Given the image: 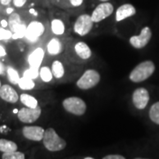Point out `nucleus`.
<instances>
[{
  "label": "nucleus",
  "instance_id": "f257e3e1",
  "mask_svg": "<svg viewBox=\"0 0 159 159\" xmlns=\"http://www.w3.org/2000/svg\"><path fill=\"white\" fill-rule=\"evenodd\" d=\"M51 68L55 81L67 82L77 77L82 69V65L71 62L64 55L53 58L51 62Z\"/></svg>",
  "mask_w": 159,
  "mask_h": 159
},
{
  "label": "nucleus",
  "instance_id": "f03ea898",
  "mask_svg": "<svg viewBox=\"0 0 159 159\" xmlns=\"http://www.w3.org/2000/svg\"><path fill=\"white\" fill-rule=\"evenodd\" d=\"M63 55L71 62L83 66L93 57V51L85 42L68 38Z\"/></svg>",
  "mask_w": 159,
  "mask_h": 159
},
{
  "label": "nucleus",
  "instance_id": "7ed1b4c3",
  "mask_svg": "<svg viewBox=\"0 0 159 159\" xmlns=\"http://www.w3.org/2000/svg\"><path fill=\"white\" fill-rule=\"evenodd\" d=\"M50 30L49 21L42 19H34L27 25L24 38L30 43H36Z\"/></svg>",
  "mask_w": 159,
  "mask_h": 159
},
{
  "label": "nucleus",
  "instance_id": "20e7f679",
  "mask_svg": "<svg viewBox=\"0 0 159 159\" xmlns=\"http://www.w3.org/2000/svg\"><path fill=\"white\" fill-rule=\"evenodd\" d=\"M43 144L46 150L50 152L62 151L66 148V141L59 136L56 130L52 127H48L45 129Z\"/></svg>",
  "mask_w": 159,
  "mask_h": 159
},
{
  "label": "nucleus",
  "instance_id": "39448f33",
  "mask_svg": "<svg viewBox=\"0 0 159 159\" xmlns=\"http://www.w3.org/2000/svg\"><path fill=\"white\" fill-rule=\"evenodd\" d=\"M156 70V66L151 60L139 63L129 74V80L134 83H140L148 79Z\"/></svg>",
  "mask_w": 159,
  "mask_h": 159
},
{
  "label": "nucleus",
  "instance_id": "423d86ee",
  "mask_svg": "<svg viewBox=\"0 0 159 159\" xmlns=\"http://www.w3.org/2000/svg\"><path fill=\"white\" fill-rule=\"evenodd\" d=\"M101 80V74L96 69H87L79 76L75 82L76 87L80 90H89L97 87Z\"/></svg>",
  "mask_w": 159,
  "mask_h": 159
},
{
  "label": "nucleus",
  "instance_id": "0eeeda50",
  "mask_svg": "<svg viewBox=\"0 0 159 159\" xmlns=\"http://www.w3.org/2000/svg\"><path fill=\"white\" fill-rule=\"evenodd\" d=\"M63 109L74 116H83L87 111V103L79 97H68L62 101Z\"/></svg>",
  "mask_w": 159,
  "mask_h": 159
},
{
  "label": "nucleus",
  "instance_id": "6e6552de",
  "mask_svg": "<svg viewBox=\"0 0 159 159\" xmlns=\"http://www.w3.org/2000/svg\"><path fill=\"white\" fill-rule=\"evenodd\" d=\"M95 23L93 21L90 14L81 13L74 20L73 25V31L80 37H84L92 31Z\"/></svg>",
  "mask_w": 159,
  "mask_h": 159
},
{
  "label": "nucleus",
  "instance_id": "1a4fd4ad",
  "mask_svg": "<svg viewBox=\"0 0 159 159\" xmlns=\"http://www.w3.org/2000/svg\"><path fill=\"white\" fill-rule=\"evenodd\" d=\"M66 37H60L52 35L47 40L45 44V52L47 56L51 57H56L61 56L65 52L66 44L67 42Z\"/></svg>",
  "mask_w": 159,
  "mask_h": 159
},
{
  "label": "nucleus",
  "instance_id": "9d476101",
  "mask_svg": "<svg viewBox=\"0 0 159 159\" xmlns=\"http://www.w3.org/2000/svg\"><path fill=\"white\" fill-rule=\"evenodd\" d=\"M114 11H115L114 5L110 1L100 2L94 8L90 15L94 23L97 24V23H100L102 20H106L110 16H111L114 13Z\"/></svg>",
  "mask_w": 159,
  "mask_h": 159
},
{
  "label": "nucleus",
  "instance_id": "9b49d317",
  "mask_svg": "<svg viewBox=\"0 0 159 159\" xmlns=\"http://www.w3.org/2000/svg\"><path fill=\"white\" fill-rule=\"evenodd\" d=\"M49 28H50V32L52 35L66 37L68 26L66 20L62 16L58 14L52 16L49 21Z\"/></svg>",
  "mask_w": 159,
  "mask_h": 159
},
{
  "label": "nucleus",
  "instance_id": "f8f14e48",
  "mask_svg": "<svg viewBox=\"0 0 159 159\" xmlns=\"http://www.w3.org/2000/svg\"><path fill=\"white\" fill-rule=\"evenodd\" d=\"M42 115V108L37 106L35 108L23 107L19 110L17 112V117L19 120L25 124H31L37 121Z\"/></svg>",
  "mask_w": 159,
  "mask_h": 159
},
{
  "label": "nucleus",
  "instance_id": "ddd939ff",
  "mask_svg": "<svg viewBox=\"0 0 159 159\" xmlns=\"http://www.w3.org/2000/svg\"><path fill=\"white\" fill-rule=\"evenodd\" d=\"M152 36L151 29L148 27H144L137 35H133L129 38V43L132 47L137 50L143 49L149 43Z\"/></svg>",
  "mask_w": 159,
  "mask_h": 159
},
{
  "label": "nucleus",
  "instance_id": "4468645a",
  "mask_svg": "<svg viewBox=\"0 0 159 159\" xmlns=\"http://www.w3.org/2000/svg\"><path fill=\"white\" fill-rule=\"evenodd\" d=\"M132 102L137 110H144L149 102V93L145 88H138L132 94Z\"/></svg>",
  "mask_w": 159,
  "mask_h": 159
},
{
  "label": "nucleus",
  "instance_id": "2eb2a0df",
  "mask_svg": "<svg viewBox=\"0 0 159 159\" xmlns=\"http://www.w3.org/2000/svg\"><path fill=\"white\" fill-rule=\"evenodd\" d=\"M45 129L40 125H25L22 128V135L32 142H43Z\"/></svg>",
  "mask_w": 159,
  "mask_h": 159
},
{
  "label": "nucleus",
  "instance_id": "dca6fc26",
  "mask_svg": "<svg viewBox=\"0 0 159 159\" xmlns=\"http://www.w3.org/2000/svg\"><path fill=\"white\" fill-rule=\"evenodd\" d=\"M136 14V9L134 6L129 3H125L119 6L115 11V21L118 23L123 21L128 18L133 17Z\"/></svg>",
  "mask_w": 159,
  "mask_h": 159
},
{
  "label": "nucleus",
  "instance_id": "f3484780",
  "mask_svg": "<svg viewBox=\"0 0 159 159\" xmlns=\"http://www.w3.org/2000/svg\"><path fill=\"white\" fill-rule=\"evenodd\" d=\"M45 49L43 47H37L34 51L29 53L28 57V62L31 68L39 70V67L42 66L43 61L45 57Z\"/></svg>",
  "mask_w": 159,
  "mask_h": 159
},
{
  "label": "nucleus",
  "instance_id": "a211bd4d",
  "mask_svg": "<svg viewBox=\"0 0 159 159\" xmlns=\"http://www.w3.org/2000/svg\"><path fill=\"white\" fill-rule=\"evenodd\" d=\"M0 98L9 103H16L20 100L17 91L9 84H4L0 87Z\"/></svg>",
  "mask_w": 159,
  "mask_h": 159
},
{
  "label": "nucleus",
  "instance_id": "6ab92c4d",
  "mask_svg": "<svg viewBox=\"0 0 159 159\" xmlns=\"http://www.w3.org/2000/svg\"><path fill=\"white\" fill-rule=\"evenodd\" d=\"M39 73V78L40 80L46 84H51L53 81H55L54 77H53V74L51 71V66L49 65H43L41 66L38 70Z\"/></svg>",
  "mask_w": 159,
  "mask_h": 159
},
{
  "label": "nucleus",
  "instance_id": "aec40b11",
  "mask_svg": "<svg viewBox=\"0 0 159 159\" xmlns=\"http://www.w3.org/2000/svg\"><path fill=\"white\" fill-rule=\"evenodd\" d=\"M57 6L68 9H77L84 4L85 0H52Z\"/></svg>",
  "mask_w": 159,
  "mask_h": 159
},
{
  "label": "nucleus",
  "instance_id": "412c9836",
  "mask_svg": "<svg viewBox=\"0 0 159 159\" xmlns=\"http://www.w3.org/2000/svg\"><path fill=\"white\" fill-rule=\"evenodd\" d=\"M20 101L21 102L24 106L29 107V108H35L39 106L38 100L32 95H29L27 93H22L20 96Z\"/></svg>",
  "mask_w": 159,
  "mask_h": 159
},
{
  "label": "nucleus",
  "instance_id": "4be33fe9",
  "mask_svg": "<svg viewBox=\"0 0 159 159\" xmlns=\"http://www.w3.org/2000/svg\"><path fill=\"white\" fill-rule=\"evenodd\" d=\"M18 150V145L12 141L7 139H0V152L6 153Z\"/></svg>",
  "mask_w": 159,
  "mask_h": 159
},
{
  "label": "nucleus",
  "instance_id": "5701e85b",
  "mask_svg": "<svg viewBox=\"0 0 159 159\" xmlns=\"http://www.w3.org/2000/svg\"><path fill=\"white\" fill-rule=\"evenodd\" d=\"M18 86L22 90H32L33 89L35 88V83H34V79L23 75L20 80Z\"/></svg>",
  "mask_w": 159,
  "mask_h": 159
},
{
  "label": "nucleus",
  "instance_id": "b1692460",
  "mask_svg": "<svg viewBox=\"0 0 159 159\" xmlns=\"http://www.w3.org/2000/svg\"><path fill=\"white\" fill-rule=\"evenodd\" d=\"M6 75H7V79L13 85H18L20 80V76L17 70L13 68L12 66H7L6 67Z\"/></svg>",
  "mask_w": 159,
  "mask_h": 159
},
{
  "label": "nucleus",
  "instance_id": "393cba45",
  "mask_svg": "<svg viewBox=\"0 0 159 159\" xmlns=\"http://www.w3.org/2000/svg\"><path fill=\"white\" fill-rule=\"evenodd\" d=\"M148 116L153 123L159 125V101L151 105L148 111Z\"/></svg>",
  "mask_w": 159,
  "mask_h": 159
},
{
  "label": "nucleus",
  "instance_id": "a878e982",
  "mask_svg": "<svg viewBox=\"0 0 159 159\" xmlns=\"http://www.w3.org/2000/svg\"><path fill=\"white\" fill-rule=\"evenodd\" d=\"M22 22V19H21L20 14L16 12V11L11 12V14L9 15V18H8V27H9L10 30H11L15 26H17V25Z\"/></svg>",
  "mask_w": 159,
  "mask_h": 159
},
{
  "label": "nucleus",
  "instance_id": "bb28decb",
  "mask_svg": "<svg viewBox=\"0 0 159 159\" xmlns=\"http://www.w3.org/2000/svg\"><path fill=\"white\" fill-rule=\"evenodd\" d=\"M1 157L3 159H25L26 156L22 152L15 150V151H11V152L3 153Z\"/></svg>",
  "mask_w": 159,
  "mask_h": 159
},
{
  "label": "nucleus",
  "instance_id": "cd10ccee",
  "mask_svg": "<svg viewBox=\"0 0 159 159\" xmlns=\"http://www.w3.org/2000/svg\"><path fill=\"white\" fill-rule=\"evenodd\" d=\"M12 38V32L10 29H7L6 28L0 27V41L3 40H8Z\"/></svg>",
  "mask_w": 159,
  "mask_h": 159
},
{
  "label": "nucleus",
  "instance_id": "c85d7f7f",
  "mask_svg": "<svg viewBox=\"0 0 159 159\" xmlns=\"http://www.w3.org/2000/svg\"><path fill=\"white\" fill-rule=\"evenodd\" d=\"M30 0H12L11 1V6L14 9H22L25 8L27 5L29 3Z\"/></svg>",
  "mask_w": 159,
  "mask_h": 159
},
{
  "label": "nucleus",
  "instance_id": "c756f323",
  "mask_svg": "<svg viewBox=\"0 0 159 159\" xmlns=\"http://www.w3.org/2000/svg\"><path fill=\"white\" fill-rule=\"evenodd\" d=\"M24 76H27V77H29V78H32V79H35L36 77H39V73H38V70L37 69L34 68H30L26 70L24 72Z\"/></svg>",
  "mask_w": 159,
  "mask_h": 159
},
{
  "label": "nucleus",
  "instance_id": "7c9ffc66",
  "mask_svg": "<svg viewBox=\"0 0 159 159\" xmlns=\"http://www.w3.org/2000/svg\"><path fill=\"white\" fill-rule=\"evenodd\" d=\"M125 157L124 156L120 155V154H110L106 155L104 157H102V159H125Z\"/></svg>",
  "mask_w": 159,
  "mask_h": 159
},
{
  "label": "nucleus",
  "instance_id": "2f4dec72",
  "mask_svg": "<svg viewBox=\"0 0 159 159\" xmlns=\"http://www.w3.org/2000/svg\"><path fill=\"white\" fill-rule=\"evenodd\" d=\"M11 1L12 0H0V6H2V7L7 8V7L11 6Z\"/></svg>",
  "mask_w": 159,
  "mask_h": 159
},
{
  "label": "nucleus",
  "instance_id": "473e14b6",
  "mask_svg": "<svg viewBox=\"0 0 159 159\" xmlns=\"http://www.w3.org/2000/svg\"><path fill=\"white\" fill-rule=\"evenodd\" d=\"M6 74V67L5 66V65L0 61V75H4Z\"/></svg>",
  "mask_w": 159,
  "mask_h": 159
},
{
  "label": "nucleus",
  "instance_id": "72a5a7b5",
  "mask_svg": "<svg viewBox=\"0 0 159 159\" xmlns=\"http://www.w3.org/2000/svg\"><path fill=\"white\" fill-rule=\"evenodd\" d=\"M6 54H7V53H6V48H5L3 45H1V44H0V57H6Z\"/></svg>",
  "mask_w": 159,
  "mask_h": 159
},
{
  "label": "nucleus",
  "instance_id": "f704fd0d",
  "mask_svg": "<svg viewBox=\"0 0 159 159\" xmlns=\"http://www.w3.org/2000/svg\"><path fill=\"white\" fill-rule=\"evenodd\" d=\"M13 11H14V8H13V7H11V6H9V7L6 8V14H8V15H10L11 12H13Z\"/></svg>",
  "mask_w": 159,
  "mask_h": 159
},
{
  "label": "nucleus",
  "instance_id": "c9c22d12",
  "mask_svg": "<svg viewBox=\"0 0 159 159\" xmlns=\"http://www.w3.org/2000/svg\"><path fill=\"white\" fill-rule=\"evenodd\" d=\"M1 27H3V28H7V27H8V20H1Z\"/></svg>",
  "mask_w": 159,
  "mask_h": 159
},
{
  "label": "nucleus",
  "instance_id": "e433bc0d",
  "mask_svg": "<svg viewBox=\"0 0 159 159\" xmlns=\"http://www.w3.org/2000/svg\"><path fill=\"white\" fill-rule=\"evenodd\" d=\"M97 1H98L100 3V2H107V1H110V0H97Z\"/></svg>",
  "mask_w": 159,
  "mask_h": 159
},
{
  "label": "nucleus",
  "instance_id": "4c0bfd02",
  "mask_svg": "<svg viewBox=\"0 0 159 159\" xmlns=\"http://www.w3.org/2000/svg\"><path fill=\"white\" fill-rule=\"evenodd\" d=\"M1 86H2V84H1V80H0V87H1Z\"/></svg>",
  "mask_w": 159,
  "mask_h": 159
},
{
  "label": "nucleus",
  "instance_id": "58836bf2",
  "mask_svg": "<svg viewBox=\"0 0 159 159\" xmlns=\"http://www.w3.org/2000/svg\"><path fill=\"white\" fill-rule=\"evenodd\" d=\"M0 7H1V6H0Z\"/></svg>",
  "mask_w": 159,
  "mask_h": 159
}]
</instances>
